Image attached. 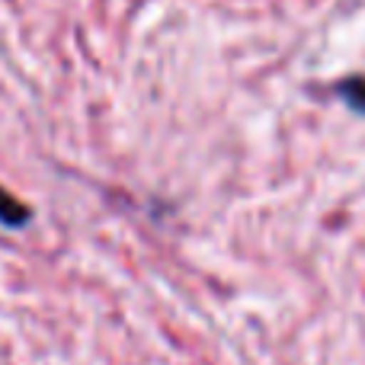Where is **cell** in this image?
<instances>
[{
	"instance_id": "obj_1",
	"label": "cell",
	"mask_w": 365,
	"mask_h": 365,
	"mask_svg": "<svg viewBox=\"0 0 365 365\" xmlns=\"http://www.w3.org/2000/svg\"><path fill=\"white\" fill-rule=\"evenodd\" d=\"M32 221L29 205H23L19 199H13L4 186H0V225L6 227H26Z\"/></svg>"
},
{
	"instance_id": "obj_2",
	"label": "cell",
	"mask_w": 365,
	"mask_h": 365,
	"mask_svg": "<svg viewBox=\"0 0 365 365\" xmlns=\"http://www.w3.org/2000/svg\"><path fill=\"white\" fill-rule=\"evenodd\" d=\"M336 96L346 103L353 113L365 115V77L356 74V77H346V81L336 83Z\"/></svg>"
}]
</instances>
